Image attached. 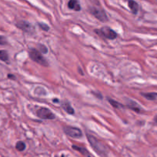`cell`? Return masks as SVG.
<instances>
[{
  "label": "cell",
  "instance_id": "6da1fadb",
  "mask_svg": "<svg viewBox=\"0 0 157 157\" xmlns=\"http://www.w3.org/2000/svg\"><path fill=\"white\" fill-rule=\"evenodd\" d=\"M86 137H87V139L89 141V144H90L91 147L93 148V150L98 155H99L102 157H106V156L108 155V148L106 147V145L102 141H100L99 139L95 137L92 134H88L87 133Z\"/></svg>",
  "mask_w": 157,
  "mask_h": 157
},
{
  "label": "cell",
  "instance_id": "7a4b0ae2",
  "mask_svg": "<svg viewBox=\"0 0 157 157\" xmlns=\"http://www.w3.org/2000/svg\"><path fill=\"white\" fill-rule=\"evenodd\" d=\"M28 55L30 57V59L36 62V63L43 66H48L49 63L46 61V59L44 58L43 55L41 54V53L36 49H30L28 50Z\"/></svg>",
  "mask_w": 157,
  "mask_h": 157
},
{
  "label": "cell",
  "instance_id": "3957f363",
  "mask_svg": "<svg viewBox=\"0 0 157 157\" xmlns=\"http://www.w3.org/2000/svg\"><path fill=\"white\" fill-rule=\"evenodd\" d=\"M95 32L106 39L112 40L117 37V33L108 26H103L100 29H95Z\"/></svg>",
  "mask_w": 157,
  "mask_h": 157
},
{
  "label": "cell",
  "instance_id": "277c9868",
  "mask_svg": "<svg viewBox=\"0 0 157 157\" xmlns=\"http://www.w3.org/2000/svg\"><path fill=\"white\" fill-rule=\"evenodd\" d=\"M89 12L94 17L96 18L100 22L104 23V22H107L109 20L108 16L106 15V12L104 10L101 9H99V8L96 7H91L89 9Z\"/></svg>",
  "mask_w": 157,
  "mask_h": 157
},
{
  "label": "cell",
  "instance_id": "5b68a950",
  "mask_svg": "<svg viewBox=\"0 0 157 157\" xmlns=\"http://www.w3.org/2000/svg\"><path fill=\"white\" fill-rule=\"evenodd\" d=\"M63 131H64V133L67 136H69L71 138L79 139L81 138L83 136V132L81 131V129H79V128H76V127L67 126H65L63 128Z\"/></svg>",
  "mask_w": 157,
  "mask_h": 157
},
{
  "label": "cell",
  "instance_id": "8992f818",
  "mask_svg": "<svg viewBox=\"0 0 157 157\" xmlns=\"http://www.w3.org/2000/svg\"><path fill=\"white\" fill-rule=\"evenodd\" d=\"M36 115L39 118L42 119H54L55 118V115L51 110L45 107L39 109L36 111Z\"/></svg>",
  "mask_w": 157,
  "mask_h": 157
},
{
  "label": "cell",
  "instance_id": "52a82bcc",
  "mask_svg": "<svg viewBox=\"0 0 157 157\" xmlns=\"http://www.w3.org/2000/svg\"><path fill=\"white\" fill-rule=\"evenodd\" d=\"M15 26L19 28V29L23 30V32H28V33H31V32H33L34 28H33V26L29 23L26 21H19L16 23L15 24Z\"/></svg>",
  "mask_w": 157,
  "mask_h": 157
},
{
  "label": "cell",
  "instance_id": "ba28073f",
  "mask_svg": "<svg viewBox=\"0 0 157 157\" xmlns=\"http://www.w3.org/2000/svg\"><path fill=\"white\" fill-rule=\"evenodd\" d=\"M126 106L129 109H130L131 110H133L136 112H140L142 111V108H141V106L137 103L136 102L133 100H128L127 102Z\"/></svg>",
  "mask_w": 157,
  "mask_h": 157
},
{
  "label": "cell",
  "instance_id": "9c48e42d",
  "mask_svg": "<svg viewBox=\"0 0 157 157\" xmlns=\"http://www.w3.org/2000/svg\"><path fill=\"white\" fill-rule=\"evenodd\" d=\"M68 7L70 9H73L76 12L81 10V6L78 0H69L68 2Z\"/></svg>",
  "mask_w": 157,
  "mask_h": 157
},
{
  "label": "cell",
  "instance_id": "30bf717a",
  "mask_svg": "<svg viewBox=\"0 0 157 157\" xmlns=\"http://www.w3.org/2000/svg\"><path fill=\"white\" fill-rule=\"evenodd\" d=\"M61 107L63 109L65 112H66L67 113L69 114V115H74L75 113V111H74V109L72 108L71 105L68 102H64L61 104Z\"/></svg>",
  "mask_w": 157,
  "mask_h": 157
},
{
  "label": "cell",
  "instance_id": "8fae6325",
  "mask_svg": "<svg viewBox=\"0 0 157 157\" xmlns=\"http://www.w3.org/2000/svg\"><path fill=\"white\" fill-rule=\"evenodd\" d=\"M128 6H129V9H130L133 14H137L139 11V5L136 1H134V0H129Z\"/></svg>",
  "mask_w": 157,
  "mask_h": 157
},
{
  "label": "cell",
  "instance_id": "7c38bea8",
  "mask_svg": "<svg viewBox=\"0 0 157 157\" xmlns=\"http://www.w3.org/2000/svg\"><path fill=\"white\" fill-rule=\"evenodd\" d=\"M144 98H146L148 100H155L157 99V93H141Z\"/></svg>",
  "mask_w": 157,
  "mask_h": 157
},
{
  "label": "cell",
  "instance_id": "4fadbf2b",
  "mask_svg": "<svg viewBox=\"0 0 157 157\" xmlns=\"http://www.w3.org/2000/svg\"><path fill=\"white\" fill-rule=\"evenodd\" d=\"M108 101L110 104H111V106H112L114 108H115V109H121L124 107L123 105H122L121 103H119V102H117V101L114 100V99H110V98L108 99Z\"/></svg>",
  "mask_w": 157,
  "mask_h": 157
},
{
  "label": "cell",
  "instance_id": "5bb4252c",
  "mask_svg": "<svg viewBox=\"0 0 157 157\" xmlns=\"http://www.w3.org/2000/svg\"><path fill=\"white\" fill-rule=\"evenodd\" d=\"M26 143L24 142H23V141H19V142H17L16 144H15V149L19 152L24 151L26 150Z\"/></svg>",
  "mask_w": 157,
  "mask_h": 157
},
{
  "label": "cell",
  "instance_id": "9a60e30c",
  "mask_svg": "<svg viewBox=\"0 0 157 157\" xmlns=\"http://www.w3.org/2000/svg\"><path fill=\"white\" fill-rule=\"evenodd\" d=\"M0 60L2 62H8L9 55L6 50H0Z\"/></svg>",
  "mask_w": 157,
  "mask_h": 157
},
{
  "label": "cell",
  "instance_id": "2e32d148",
  "mask_svg": "<svg viewBox=\"0 0 157 157\" xmlns=\"http://www.w3.org/2000/svg\"><path fill=\"white\" fill-rule=\"evenodd\" d=\"M72 148L73 149V150H76V151L80 152V153L83 154V155H84V156L86 155V154H88V151L85 150V148H83V147H80V146H76V145H72Z\"/></svg>",
  "mask_w": 157,
  "mask_h": 157
},
{
  "label": "cell",
  "instance_id": "e0dca14e",
  "mask_svg": "<svg viewBox=\"0 0 157 157\" xmlns=\"http://www.w3.org/2000/svg\"><path fill=\"white\" fill-rule=\"evenodd\" d=\"M38 48H39V50L41 52L42 54H45V53H48V49L46 48V46H45V45H43V44H38Z\"/></svg>",
  "mask_w": 157,
  "mask_h": 157
},
{
  "label": "cell",
  "instance_id": "ac0fdd59",
  "mask_svg": "<svg viewBox=\"0 0 157 157\" xmlns=\"http://www.w3.org/2000/svg\"><path fill=\"white\" fill-rule=\"evenodd\" d=\"M39 28H41V29H42L43 31H49V26H48V25L45 24V23H39Z\"/></svg>",
  "mask_w": 157,
  "mask_h": 157
},
{
  "label": "cell",
  "instance_id": "d6986e66",
  "mask_svg": "<svg viewBox=\"0 0 157 157\" xmlns=\"http://www.w3.org/2000/svg\"><path fill=\"white\" fill-rule=\"evenodd\" d=\"M7 44V39L5 36H0V45H4Z\"/></svg>",
  "mask_w": 157,
  "mask_h": 157
},
{
  "label": "cell",
  "instance_id": "ffe728a7",
  "mask_svg": "<svg viewBox=\"0 0 157 157\" xmlns=\"http://www.w3.org/2000/svg\"><path fill=\"white\" fill-rule=\"evenodd\" d=\"M92 93H93V94L95 96H96L97 98H99V99H102V96L100 94V93H98V92H97V93H95V92H92Z\"/></svg>",
  "mask_w": 157,
  "mask_h": 157
},
{
  "label": "cell",
  "instance_id": "44dd1931",
  "mask_svg": "<svg viewBox=\"0 0 157 157\" xmlns=\"http://www.w3.org/2000/svg\"><path fill=\"white\" fill-rule=\"evenodd\" d=\"M8 78H9L11 80H15V76H13V75H12V74H9V75H8Z\"/></svg>",
  "mask_w": 157,
  "mask_h": 157
},
{
  "label": "cell",
  "instance_id": "7402d4cb",
  "mask_svg": "<svg viewBox=\"0 0 157 157\" xmlns=\"http://www.w3.org/2000/svg\"><path fill=\"white\" fill-rule=\"evenodd\" d=\"M154 120H155L156 123H157V115H156V116L155 118H154Z\"/></svg>",
  "mask_w": 157,
  "mask_h": 157
},
{
  "label": "cell",
  "instance_id": "603a6c76",
  "mask_svg": "<svg viewBox=\"0 0 157 157\" xmlns=\"http://www.w3.org/2000/svg\"><path fill=\"white\" fill-rule=\"evenodd\" d=\"M53 102H59V100H58V99H53Z\"/></svg>",
  "mask_w": 157,
  "mask_h": 157
},
{
  "label": "cell",
  "instance_id": "cb8c5ba5",
  "mask_svg": "<svg viewBox=\"0 0 157 157\" xmlns=\"http://www.w3.org/2000/svg\"><path fill=\"white\" fill-rule=\"evenodd\" d=\"M61 157H66V156H65L64 155H62V156H61Z\"/></svg>",
  "mask_w": 157,
  "mask_h": 157
},
{
  "label": "cell",
  "instance_id": "d4e9b609",
  "mask_svg": "<svg viewBox=\"0 0 157 157\" xmlns=\"http://www.w3.org/2000/svg\"><path fill=\"white\" fill-rule=\"evenodd\" d=\"M88 157H91V156H88Z\"/></svg>",
  "mask_w": 157,
  "mask_h": 157
}]
</instances>
